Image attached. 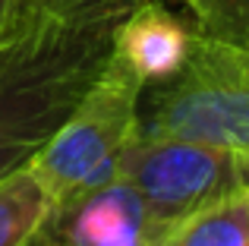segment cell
Instances as JSON below:
<instances>
[{
	"label": "cell",
	"instance_id": "6",
	"mask_svg": "<svg viewBox=\"0 0 249 246\" xmlns=\"http://www.w3.org/2000/svg\"><path fill=\"white\" fill-rule=\"evenodd\" d=\"M196 29L167 0H139L114 29V54L145 86H161L186 67Z\"/></svg>",
	"mask_w": 249,
	"mask_h": 246
},
{
	"label": "cell",
	"instance_id": "2",
	"mask_svg": "<svg viewBox=\"0 0 249 246\" xmlns=\"http://www.w3.org/2000/svg\"><path fill=\"white\" fill-rule=\"evenodd\" d=\"M139 133L208 142L249 161V48L196 38L174 79L145 86Z\"/></svg>",
	"mask_w": 249,
	"mask_h": 246
},
{
	"label": "cell",
	"instance_id": "12",
	"mask_svg": "<svg viewBox=\"0 0 249 246\" xmlns=\"http://www.w3.org/2000/svg\"><path fill=\"white\" fill-rule=\"evenodd\" d=\"M13 19H16V0H0V38L10 32Z\"/></svg>",
	"mask_w": 249,
	"mask_h": 246
},
{
	"label": "cell",
	"instance_id": "10",
	"mask_svg": "<svg viewBox=\"0 0 249 246\" xmlns=\"http://www.w3.org/2000/svg\"><path fill=\"white\" fill-rule=\"evenodd\" d=\"M139 0H16L19 10L57 19H123Z\"/></svg>",
	"mask_w": 249,
	"mask_h": 246
},
{
	"label": "cell",
	"instance_id": "8",
	"mask_svg": "<svg viewBox=\"0 0 249 246\" xmlns=\"http://www.w3.org/2000/svg\"><path fill=\"white\" fill-rule=\"evenodd\" d=\"M51 209V196L32 164L0 180V246H22Z\"/></svg>",
	"mask_w": 249,
	"mask_h": 246
},
{
	"label": "cell",
	"instance_id": "7",
	"mask_svg": "<svg viewBox=\"0 0 249 246\" xmlns=\"http://www.w3.org/2000/svg\"><path fill=\"white\" fill-rule=\"evenodd\" d=\"M158 246H249V221L237 193L170 224Z\"/></svg>",
	"mask_w": 249,
	"mask_h": 246
},
{
	"label": "cell",
	"instance_id": "11",
	"mask_svg": "<svg viewBox=\"0 0 249 246\" xmlns=\"http://www.w3.org/2000/svg\"><path fill=\"white\" fill-rule=\"evenodd\" d=\"M240 158V155H237ZM237 199H240V209H243L246 221H249V161L240 158V186H237Z\"/></svg>",
	"mask_w": 249,
	"mask_h": 246
},
{
	"label": "cell",
	"instance_id": "4",
	"mask_svg": "<svg viewBox=\"0 0 249 246\" xmlns=\"http://www.w3.org/2000/svg\"><path fill=\"white\" fill-rule=\"evenodd\" d=\"M120 177L145 199L164 228L240 186V158L231 148L180 136L136 133L120 152Z\"/></svg>",
	"mask_w": 249,
	"mask_h": 246
},
{
	"label": "cell",
	"instance_id": "3",
	"mask_svg": "<svg viewBox=\"0 0 249 246\" xmlns=\"http://www.w3.org/2000/svg\"><path fill=\"white\" fill-rule=\"evenodd\" d=\"M142 92L145 82L110 48L107 63L82 101L32 158V171L48 190L51 202L120 177V152L139 133Z\"/></svg>",
	"mask_w": 249,
	"mask_h": 246
},
{
	"label": "cell",
	"instance_id": "1",
	"mask_svg": "<svg viewBox=\"0 0 249 246\" xmlns=\"http://www.w3.org/2000/svg\"><path fill=\"white\" fill-rule=\"evenodd\" d=\"M120 19H57L16 6L0 38V180L32 164L98 79Z\"/></svg>",
	"mask_w": 249,
	"mask_h": 246
},
{
	"label": "cell",
	"instance_id": "5",
	"mask_svg": "<svg viewBox=\"0 0 249 246\" xmlns=\"http://www.w3.org/2000/svg\"><path fill=\"white\" fill-rule=\"evenodd\" d=\"M167 228L123 177L51 202L22 246H158Z\"/></svg>",
	"mask_w": 249,
	"mask_h": 246
},
{
	"label": "cell",
	"instance_id": "9",
	"mask_svg": "<svg viewBox=\"0 0 249 246\" xmlns=\"http://www.w3.org/2000/svg\"><path fill=\"white\" fill-rule=\"evenodd\" d=\"M189 19L196 38L249 48V0H167Z\"/></svg>",
	"mask_w": 249,
	"mask_h": 246
}]
</instances>
